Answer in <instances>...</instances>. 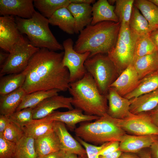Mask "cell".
<instances>
[{
  "label": "cell",
  "instance_id": "cell-53",
  "mask_svg": "<svg viewBox=\"0 0 158 158\" xmlns=\"http://www.w3.org/2000/svg\"></svg>",
  "mask_w": 158,
  "mask_h": 158
},
{
  "label": "cell",
  "instance_id": "cell-3",
  "mask_svg": "<svg viewBox=\"0 0 158 158\" xmlns=\"http://www.w3.org/2000/svg\"><path fill=\"white\" fill-rule=\"evenodd\" d=\"M71 104L84 114L101 117L107 113L106 95L101 94L92 77L87 72L81 79L70 83Z\"/></svg>",
  "mask_w": 158,
  "mask_h": 158
},
{
  "label": "cell",
  "instance_id": "cell-22",
  "mask_svg": "<svg viewBox=\"0 0 158 158\" xmlns=\"http://www.w3.org/2000/svg\"><path fill=\"white\" fill-rule=\"evenodd\" d=\"M26 94L22 88L9 94L0 96V114L9 116L14 113Z\"/></svg>",
  "mask_w": 158,
  "mask_h": 158
},
{
  "label": "cell",
  "instance_id": "cell-6",
  "mask_svg": "<svg viewBox=\"0 0 158 158\" xmlns=\"http://www.w3.org/2000/svg\"><path fill=\"white\" fill-rule=\"evenodd\" d=\"M139 36L131 31L129 24L121 23L116 45L107 54L118 74L133 64L135 46Z\"/></svg>",
  "mask_w": 158,
  "mask_h": 158
},
{
  "label": "cell",
  "instance_id": "cell-4",
  "mask_svg": "<svg viewBox=\"0 0 158 158\" xmlns=\"http://www.w3.org/2000/svg\"><path fill=\"white\" fill-rule=\"evenodd\" d=\"M76 137L96 145L118 141L126 133L117 124L116 119L107 113L93 122H82L74 130Z\"/></svg>",
  "mask_w": 158,
  "mask_h": 158
},
{
  "label": "cell",
  "instance_id": "cell-44",
  "mask_svg": "<svg viewBox=\"0 0 158 158\" xmlns=\"http://www.w3.org/2000/svg\"><path fill=\"white\" fill-rule=\"evenodd\" d=\"M65 153V152L61 150L38 158H64Z\"/></svg>",
  "mask_w": 158,
  "mask_h": 158
},
{
  "label": "cell",
  "instance_id": "cell-30",
  "mask_svg": "<svg viewBox=\"0 0 158 158\" xmlns=\"http://www.w3.org/2000/svg\"><path fill=\"white\" fill-rule=\"evenodd\" d=\"M54 121L33 120L23 127L25 135L36 140L54 130Z\"/></svg>",
  "mask_w": 158,
  "mask_h": 158
},
{
  "label": "cell",
  "instance_id": "cell-23",
  "mask_svg": "<svg viewBox=\"0 0 158 158\" xmlns=\"http://www.w3.org/2000/svg\"><path fill=\"white\" fill-rule=\"evenodd\" d=\"M35 140L38 158L61 150L59 140L54 131L39 138Z\"/></svg>",
  "mask_w": 158,
  "mask_h": 158
},
{
  "label": "cell",
  "instance_id": "cell-50",
  "mask_svg": "<svg viewBox=\"0 0 158 158\" xmlns=\"http://www.w3.org/2000/svg\"><path fill=\"white\" fill-rule=\"evenodd\" d=\"M64 158H82L78 155L73 154L65 152Z\"/></svg>",
  "mask_w": 158,
  "mask_h": 158
},
{
  "label": "cell",
  "instance_id": "cell-12",
  "mask_svg": "<svg viewBox=\"0 0 158 158\" xmlns=\"http://www.w3.org/2000/svg\"><path fill=\"white\" fill-rule=\"evenodd\" d=\"M99 117L86 115L81 110L75 108L65 112L54 111L46 117L38 120L41 121L60 122L66 125L71 130L74 131L77 123L95 120Z\"/></svg>",
  "mask_w": 158,
  "mask_h": 158
},
{
  "label": "cell",
  "instance_id": "cell-25",
  "mask_svg": "<svg viewBox=\"0 0 158 158\" xmlns=\"http://www.w3.org/2000/svg\"><path fill=\"white\" fill-rule=\"evenodd\" d=\"M133 65L140 80L158 70V51L137 59L134 61Z\"/></svg>",
  "mask_w": 158,
  "mask_h": 158
},
{
  "label": "cell",
  "instance_id": "cell-8",
  "mask_svg": "<svg viewBox=\"0 0 158 158\" xmlns=\"http://www.w3.org/2000/svg\"><path fill=\"white\" fill-rule=\"evenodd\" d=\"M40 49L26 40L17 46L9 53L7 59L0 67V76L23 71L31 57Z\"/></svg>",
  "mask_w": 158,
  "mask_h": 158
},
{
  "label": "cell",
  "instance_id": "cell-11",
  "mask_svg": "<svg viewBox=\"0 0 158 158\" xmlns=\"http://www.w3.org/2000/svg\"><path fill=\"white\" fill-rule=\"evenodd\" d=\"M26 40L19 30L13 16L0 17V47L1 49L9 53Z\"/></svg>",
  "mask_w": 158,
  "mask_h": 158
},
{
  "label": "cell",
  "instance_id": "cell-14",
  "mask_svg": "<svg viewBox=\"0 0 158 158\" xmlns=\"http://www.w3.org/2000/svg\"><path fill=\"white\" fill-rule=\"evenodd\" d=\"M71 97L58 95L45 99L34 108L33 120L43 118L59 108L73 109L74 108L71 104Z\"/></svg>",
  "mask_w": 158,
  "mask_h": 158
},
{
  "label": "cell",
  "instance_id": "cell-32",
  "mask_svg": "<svg viewBox=\"0 0 158 158\" xmlns=\"http://www.w3.org/2000/svg\"><path fill=\"white\" fill-rule=\"evenodd\" d=\"M57 89L36 91L26 94L16 111L29 108L34 107L45 99L58 95Z\"/></svg>",
  "mask_w": 158,
  "mask_h": 158
},
{
  "label": "cell",
  "instance_id": "cell-20",
  "mask_svg": "<svg viewBox=\"0 0 158 158\" xmlns=\"http://www.w3.org/2000/svg\"><path fill=\"white\" fill-rule=\"evenodd\" d=\"M115 6L111 5L107 0H99L92 6V20L90 25L110 21L118 22L114 12Z\"/></svg>",
  "mask_w": 158,
  "mask_h": 158
},
{
  "label": "cell",
  "instance_id": "cell-9",
  "mask_svg": "<svg viewBox=\"0 0 158 158\" xmlns=\"http://www.w3.org/2000/svg\"><path fill=\"white\" fill-rule=\"evenodd\" d=\"M62 45L64 51L63 64L69 71L70 83H73L82 79L87 73L84 63L90 53L80 54L76 52L73 48V41L70 38L64 41Z\"/></svg>",
  "mask_w": 158,
  "mask_h": 158
},
{
  "label": "cell",
  "instance_id": "cell-46",
  "mask_svg": "<svg viewBox=\"0 0 158 158\" xmlns=\"http://www.w3.org/2000/svg\"><path fill=\"white\" fill-rule=\"evenodd\" d=\"M118 158H141L137 154L129 152H122Z\"/></svg>",
  "mask_w": 158,
  "mask_h": 158
},
{
  "label": "cell",
  "instance_id": "cell-35",
  "mask_svg": "<svg viewBox=\"0 0 158 158\" xmlns=\"http://www.w3.org/2000/svg\"><path fill=\"white\" fill-rule=\"evenodd\" d=\"M134 0H116L114 12L121 23L129 24Z\"/></svg>",
  "mask_w": 158,
  "mask_h": 158
},
{
  "label": "cell",
  "instance_id": "cell-42",
  "mask_svg": "<svg viewBox=\"0 0 158 158\" xmlns=\"http://www.w3.org/2000/svg\"><path fill=\"white\" fill-rule=\"evenodd\" d=\"M152 158H158V139L155 141L149 148Z\"/></svg>",
  "mask_w": 158,
  "mask_h": 158
},
{
  "label": "cell",
  "instance_id": "cell-31",
  "mask_svg": "<svg viewBox=\"0 0 158 158\" xmlns=\"http://www.w3.org/2000/svg\"><path fill=\"white\" fill-rule=\"evenodd\" d=\"M129 25L131 31L139 36L149 35L151 32L148 22L134 5Z\"/></svg>",
  "mask_w": 158,
  "mask_h": 158
},
{
  "label": "cell",
  "instance_id": "cell-26",
  "mask_svg": "<svg viewBox=\"0 0 158 158\" xmlns=\"http://www.w3.org/2000/svg\"><path fill=\"white\" fill-rule=\"evenodd\" d=\"M75 0H34L33 4L42 16L49 18L58 9L67 7L71 3H75Z\"/></svg>",
  "mask_w": 158,
  "mask_h": 158
},
{
  "label": "cell",
  "instance_id": "cell-47",
  "mask_svg": "<svg viewBox=\"0 0 158 158\" xmlns=\"http://www.w3.org/2000/svg\"><path fill=\"white\" fill-rule=\"evenodd\" d=\"M122 152L118 150L110 154L104 156H100L99 158H118Z\"/></svg>",
  "mask_w": 158,
  "mask_h": 158
},
{
  "label": "cell",
  "instance_id": "cell-19",
  "mask_svg": "<svg viewBox=\"0 0 158 158\" xmlns=\"http://www.w3.org/2000/svg\"><path fill=\"white\" fill-rule=\"evenodd\" d=\"M67 8L74 19L75 33H79L86 26L91 24L92 16L90 4L71 3Z\"/></svg>",
  "mask_w": 158,
  "mask_h": 158
},
{
  "label": "cell",
  "instance_id": "cell-17",
  "mask_svg": "<svg viewBox=\"0 0 158 158\" xmlns=\"http://www.w3.org/2000/svg\"><path fill=\"white\" fill-rule=\"evenodd\" d=\"M108 102L107 113L117 119H124L131 114V102L129 99L119 95L114 89L109 87L106 95Z\"/></svg>",
  "mask_w": 158,
  "mask_h": 158
},
{
  "label": "cell",
  "instance_id": "cell-21",
  "mask_svg": "<svg viewBox=\"0 0 158 158\" xmlns=\"http://www.w3.org/2000/svg\"><path fill=\"white\" fill-rule=\"evenodd\" d=\"M130 100V111L131 113L149 112L158 105V89Z\"/></svg>",
  "mask_w": 158,
  "mask_h": 158
},
{
  "label": "cell",
  "instance_id": "cell-36",
  "mask_svg": "<svg viewBox=\"0 0 158 158\" xmlns=\"http://www.w3.org/2000/svg\"><path fill=\"white\" fill-rule=\"evenodd\" d=\"M34 108H27L15 111L9 116L11 121L23 128L33 120Z\"/></svg>",
  "mask_w": 158,
  "mask_h": 158
},
{
  "label": "cell",
  "instance_id": "cell-15",
  "mask_svg": "<svg viewBox=\"0 0 158 158\" xmlns=\"http://www.w3.org/2000/svg\"><path fill=\"white\" fill-rule=\"evenodd\" d=\"M54 130L59 140L61 150L65 152L76 154L82 158H87L85 149L68 132L65 124L54 121Z\"/></svg>",
  "mask_w": 158,
  "mask_h": 158
},
{
  "label": "cell",
  "instance_id": "cell-29",
  "mask_svg": "<svg viewBox=\"0 0 158 158\" xmlns=\"http://www.w3.org/2000/svg\"><path fill=\"white\" fill-rule=\"evenodd\" d=\"M26 78L24 71L2 76L0 80V95H3L21 88Z\"/></svg>",
  "mask_w": 158,
  "mask_h": 158
},
{
  "label": "cell",
  "instance_id": "cell-40",
  "mask_svg": "<svg viewBox=\"0 0 158 158\" xmlns=\"http://www.w3.org/2000/svg\"><path fill=\"white\" fill-rule=\"evenodd\" d=\"M119 142L114 141L109 142L107 144L99 153L98 155H105L119 150Z\"/></svg>",
  "mask_w": 158,
  "mask_h": 158
},
{
  "label": "cell",
  "instance_id": "cell-5",
  "mask_svg": "<svg viewBox=\"0 0 158 158\" xmlns=\"http://www.w3.org/2000/svg\"><path fill=\"white\" fill-rule=\"evenodd\" d=\"M15 18L20 32L27 35L34 46L53 51L63 49L62 44L58 42L49 28L48 19L39 12L36 11L29 19Z\"/></svg>",
  "mask_w": 158,
  "mask_h": 158
},
{
  "label": "cell",
  "instance_id": "cell-39",
  "mask_svg": "<svg viewBox=\"0 0 158 158\" xmlns=\"http://www.w3.org/2000/svg\"><path fill=\"white\" fill-rule=\"evenodd\" d=\"M76 140L83 146L87 153V158H99V152L108 144L106 142L100 146L92 145L86 142L81 138L76 137Z\"/></svg>",
  "mask_w": 158,
  "mask_h": 158
},
{
  "label": "cell",
  "instance_id": "cell-28",
  "mask_svg": "<svg viewBox=\"0 0 158 158\" xmlns=\"http://www.w3.org/2000/svg\"><path fill=\"white\" fill-rule=\"evenodd\" d=\"M158 89V70L140 80L137 87L124 97L129 99L154 91Z\"/></svg>",
  "mask_w": 158,
  "mask_h": 158
},
{
  "label": "cell",
  "instance_id": "cell-51",
  "mask_svg": "<svg viewBox=\"0 0 158 158\" xmlns=\"http://www.w3.org/2000/svg\"><path fill=\"white\" fill-rule=\"evenodd\" d=\"M158 7V0H149Z\"/></svg>",
  "mask_w": 158,
  "mask_h": 158
},
{
  "label": "cell",
  "instance_id": "cell-1",
  "mask_svg": "<svg viewBox=\"0 0 158 158\" xmlns=\"http://www.w3.org/2000/svg\"><path fill=\"white\" fill-rule=\"evenodd\" d=\"M64 51L40 48L30 60L23 71L26 75L22 88L26 94L57 89L65 92L70 86V74L62 63Z\"/></svg>",
  "mask_w": 158,
  "mask_h": 158
},
{
  "label": "cell",
  "instance_id": "cell-43",
  "mask_svg": "<svg viewBox=\"0 0 158 158\" xmlns=\"http://www.w3.org/2000/svg\"><path fill=\"white\" fill-rule=\"evenodd\" d=\"M147 112L152 122L158 127V105L153 109Z\"/></svg>",
  "mask_w": 158,
  "mask_h": 158
},
{
  "label": "cell",
  "instance_id": "cell-2",
  "mask_svg": "<svg viewBox=\"0 0 158 158\" xmlns=\"http://www.w3.org/2000/svg\"><path fill=\"white\" fill-rule=\"evenodd\" d=\"M121 26L119 22L103 21L86 26L79 33L73 46L77 52L95 54H107L115 46Z\"/></svg>",
  "mask_w": 158,
  "mask_h": 158
},
{
  "label": "cell",
  "instance_id": "cell-18",
  "mask_svg": "<svg viewBox=\"0 0 158 158\" xmlns=\"http://www.w3.org/2000/svg\"><path fill=\"white\" fill-rule=\"evenodd\" d=\"M158 139V135H135L126 133L119 142V150L122 152L137 154L145 149L149 148Z\"/></svg>",
  "mask_w": 158,
  "mask_h": 158
},
{
  "label": "cell",
  "instance_id": "cell-13",
  "mask_svg": "<svg viewBox=\"0 0 158 158\" xmlns=\"http://www.w3.org/2000/svg\"><path fill=\"white\" fill-rule=\"evenodd\" d=\"M34 8L33 0H0V14L1 16H15L29 19L36 11Z\"/></svg>",
  "mask_w": 158,
  "mask_h": 158
},
{
  "label": "cell",
  "instance_id": "cell-45",
  "mask_svg": "<svg viewBox=\"0 0 158 158\" xmlns=\"http://www.w3.org/2000/svg\"><path fill=\"white\" fill-rule=\"evenodd\" d=\"M149 36L158 51V29L152 31L150 34Z\"/></svg>",
  "mask_w": 158,
  "mask_h": 158
},
{
  "label": "cell",
  "instance_id": "cell-33",
  "mask_svg": "<svg viewBox=\"0 0 158 158\" xmlns=\"http://www.w3.org/2000/svg\"><path fill=\"white\" fill-rule=\"evenodd\" d=\"M35 139L25 135L17 144L15 158H38Z\"/></svg>",
  "mask_w": 158,
  "mask_h": 158
},
{
  "label": "cell",
  "instance_id": "cell-10",
  "mask_svg": "<svg viewBox=\"0 0 158 158\" xmlns=\"http://www.w3.org/2000/svg\"><path fill=\"white\" fill-rule=\"evenodd\" d=\"M116 121L118 125L130 135H158V127L152 122L147 112L131 113L124 119H116Z\"/></svg>",
  "mask_w": 158,
  "mask_h": 158
},
{
  "label": "cell",
  "instance_id": "cell-24",
  "mask_svg": "<svg viewBox=\"0 0 158 158\" xmlns=\"http://www.w3.org/2000/svg\"><path fill=\"white\" fill-rule=\"evenodd\" d=\"M48 20L49 24L58 26L64 32L70 35L75 33L74 19L67 7L58 9Z\"/></svg>",
  "mask_w": 158,
  "mask_h": 158
},
{
  "label": "cell",
  "instance_id": "cell-27",
  "mask_svg": "<svg viewBox=\"0 0 158 158\" xmlns=\"http://www.w3.org/2000/svg\"><path fill=\"white\" fill-rule=\"evenodd\" d=\"M134 5L148 22L151 32L158 27V7L149 0H135Z\"/></svg>",
  "mask_w": 158,
  "mask_h": 158
},
{
  "label": "cell",
  "instance_id": "cell-48",
  "mask_svg": "<svg viewBox=\"0 0 158 158\" xmlns=\"http://www.w3.org/2000/svg\"><path fill=\"white\" fill-rule=\"evenodd\" d=\"M147 148L142 150L137 154L141 158H152L150 153L149 149H147Z\"/></svg>",
  "mask_w": 158,
  "mask_h": 158
},
{
  "label": "cell",
  "instance_id": "cell-37",
  "mask_svg": "<svg viewBox=\"0 0 158 158\" xmlns=\"http://www.w3.org/2000/svg\"><path fill=\"white\" fill-rule=\"evenodd\" d=\"M1 135L6 140L17 144L25 135V133L23 128L11 122Z\"/></svg>",
  "mask_w": 158,
  "mask_h": 158
},
{
  "label": "cell",
  "instance_id": "cell-41",
  "mask_svg": "<svg viewBox=\"0 0 158 158\" xmlns=\"http://www.w3.org/2000/svg\"><path fill=\"white\" fill-rule=\"evenodd\" d=\"M11 122L9 116L0 115V135H2L8 125Z\"/></svg>",
  "mask_w": 158,
  "mask_h": 158
},
{
  "label": "cell",
  "instance_id": "cell-49",
  "mask_svg": "<svg viewBox=\"0 0 158 158\" xmlns=\"http://www.w3.org/2000/svg\"><path fill=\"white\" fill-rule=\"evenodd\" d=\"M9 55V53H7L3 51L0 52V65L1 66L7 59Z\"/></svg>",
  "mask_w": 158,
  "mask_h": 158
},
{
  "label": "cell",
  "instance_id": "cell-7",
  "mask_svg": "<svg viewBox=\"0 0 158 158\" xmlns=\"http://www.w3.org/2000/svg\"><path fill=\"white\" fill-rule=\"evenodd\" d=\"M106 54H98L89 57L84 66L93 78L100 93L107 95L110 85L118 74L114 64Z\"/></svg>",
  "mask_w": 158,
  "mask_h": 158
},
{
  "label": "cell",
  "instance_id": "cell-16",
  "mask_svg": "<svg viewBox=\"0 0 158 158\" xmlns=\"http://www.w3.org/2000/svg\"><path fill=\"white\" fill-rule=\"evenodd\" d=\"M140 80L133 64H131L122 71L109 87L124 97L137 87Z\"/></svg>",
  "mask_w": 158,
  "mask_h": 158
},
{
  "label": "cell",
  "instance_id": "cell-34",
  "mask_svg": "<svg viewBox=\"0 0 158 158\" xmlns=\"http://www.w3.org/2000/svg\"><path fill=\"white\" fill-rule=\"evenodd\" d=\"M157 51L149 35L139 36L135 46L133 62L139 58Z\"/></svg>",
  "mask_w": 158,
  "mask_h": 158
},
{
  "label": "cell",
  "instance_id": "cell-38",
  "mask_svg": "<svg viewBox=\"0 0 158 158\" xmlns=\"http://www.w3.org/2000/svg\"><path fill=\"white\" fill-rule=\"evenodd\" d=\"M16 145L0 135V158H15Z\"/></svg>",
  "mask_w": 158,
  "mask_h": 158
},
{
  "label": "cell",
  "instance_id": "cell-52",
  "mask_svg": "<svg viewBox=\"0 0 158 158\" xmlns=\"http://www.w3.org/2000/svg\"><path fill=\"white\" fill-rule=\"evenodd\" d=\"M157 29H158V28H157Z\"/></svg>",
  "mask_w": 158,
  "mask_h": 158
}]
</instances>
